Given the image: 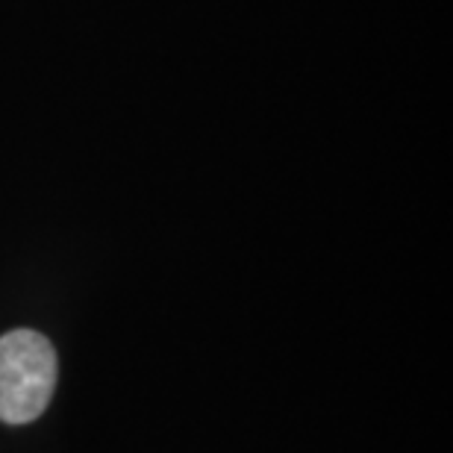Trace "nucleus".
I'll return each instance as SVG.
<instances>
[{
  "label": "nucleus",
  "mask_w": 453,
  "mask_h": 453,
  "mask_svg": "<svg viewBox=\"0 0 453 453\" xmlns=\"http://www.w3.org/2000/svg\"><path fill=\"white\" fill-rule=\"evenodd\" d=\"M57 388V350L35 330L0 339V421L30 424L48 410Z\"/></svg>",
  "instance_id": "f257e3e1"
}]
</instances>
